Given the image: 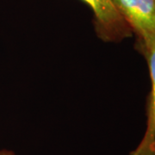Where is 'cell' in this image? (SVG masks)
Listing matches in <instances>:
<instances>
[{"instance_id": "3", "label": "cell", "mask_w": 155, "mask_h": 155, "mask_svg": "<svg viewBox=\"0 0 155 155\" xmlns=\"http://www.w3.org/2000/svg\"><path fill=\"white\" fill-rule=\"evenodd\" d=\"M147 62L151 78V91L147 105V127L144 136L130 155H155V42L136 46Z\"/></svg>"}, {"instance_id": "1", "label": "cell", "mask_w": 155, "mask_h": 155, "mask_svg": "<svg viewBox=\"0 0 155 155\" xmlns=\"http://www.w3.org/2000/svg\"><path fill=\"white\" fill-rule=\"evenodd\" d=\"M126 21L137 45L155 42V0H112Z\"/></svg>"}, {"instance_id": "4", "label": "cell", "mask_w": 155, "mask_h": 155, "mask_svg": "<svg viewBox=\"0 0 155 155\" xmlns=\"http://www.w3.org/2000/svg\"><path fill=\"white\" fill-rule=\"evenodd\" d=\"M0 155H17L15 152L12 150L6 149V148H0Z\"/></svg>"}, {"instance_id": "2", "label": "cell", "mask_w": 155, "mask_h": 155, "mask_svg": "<svg viewBox=\"0 0 155 155\" xmlns=\"http://www.w3.org/2000/svg\"><path fill=\"white\" fill-rule=\"evenodd\" d=\"M93 12L95 31L106 42H119L133 32L112 0H82Z\"/></svg>"}]
</instances>
